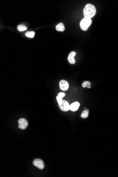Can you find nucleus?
<instances>
[{
  "label": "nucleus",
  "instance_id": "f257e3e1",
  "mask_svg": "<svg viewBox=\"0 0 118 177\" xmlns=\"http://www.w3.org/2000/svg\"><path fill=\"white\" fill-rule=\"evenodd\" d=\"M96 13V9L93 5L87 4L84 6L83 10V15L84 17L92 18L95 16Z\"/></svg>",
  "mask_w": 118,
  "mask_h": 177
},
{
  "label": "nucleus",
  "instance_id": "f03ea898",
  "mask_svg": "<svg viewBox=\"0 0 118 177\" xmlns=\"http://www.w3.org/2000/svg\"><path fill=\"white\" fill-rule=\"evenodd\" d=\"M92 23L91 18L84 17L81 21L80 26L81 29L84 31H87Z\"/></svg>",
  "mask_w": 118,
  "mask_h": 177
},
{
  "label": "nucleus",
  "instance_id": "7ed1b4c3",
  "mask_svg": "<svg viewBox=\"0 0 118 177\" xmlns=\"http://www.w3.org/2000/svg\"><path fill=\"white\" fill-rule=\"evenodd\" d=\"M33 165L40 170L43 169L44 168L45 165L43 160L40 159H35L33 162Z\"/></svg>",
  "mask_w": 118,
  "mask_h": 177
},
{
  "label": "nucleus",
  "instance_id": "20e7f679",
  "mask_svg": "<svg viewBox=\"0 0 118 177\" xmlns=\"http://www.w3.org/2000/svg\"><path fill=\"white\" fill-rule=\"evenodd\" d=\"M18 128H20L21 129H25L28 126V122L25 118H20L18 120Z\"/></svg>",
  "mask_w": 118,
  "mask_h": 177
},
{
  "label": "nucleus",
  "instance_id": "39448f33",
  "mask_svg": "<svg viewBox=\"0 0 118 177\" xmlns=\"http://www.w3.org/2000/svg\"><path fill=\"white\" fill-rule=\"evenodd\" d=\"M60 109L63 112H66L70 110V105L66 100H63V103L61 105H58Z\"/></svg>",
  "mask_w": 118,
  "mask_h": 177
},
{
  "label": "nucleus",
  "instance_id": "423d86ee",
  "mask_svg": "<svg viewBox=\"0 0 118 177\" xmlns=\"http://www.w3.org/2000/svg\"><path fill=\"white\" fill-rule=\"evenodd\" d=\"M60 89L63 91H66L69 88V83L66 80H62L59 82Z\"/></svg>",
  "mask_w": 118,
  "mask_h": 177
},
{
  "label": "nucleus",
  "instance_id": "0eeeda50",
  "mask_svg": "<svg viewBox=\"0 0 118 177\" xmlns=\"http://www.w3.org/2000/svg\"><path fill=\"white\" fill-rule=\"evenodd\" d=\"M76 55V52L75 51L71 52L69 54L67 58V60L70 64H73L75 63L76 61L74 57Z\"/></svg>",
  "mask_w": 118,
  "mask_h": 177
},
{
  "label": "nucleus",
  "instance_id": "6e6552de",
  "mask_svg": "<svg viewBox=\"0 0 118 177\" xmlns=\"http://www.w3.org/2000/svg\"><path fill=\"white\" fill-rule=\"evenodd\" d=\"M80 106V104L78 101H76L72 103L70 105V110L72 112H76L79 109Z\"/></svg>",
  "mask_w": 118,
  "mask_h": 177
},
{
  "label": "nucleus",
  "instance_id": "1a4fd4ad",
  "mask_svg": "<svg viewBox=\"0 0 118 177\" xmlns=\"http://www.w3.org/2000/svg\"><path fill=\"white\" fill-rule=\"evenodd\" d=\"M66 96V94L64 92H60L58 93V95L56 97V99L58 105H61L63 103V100L62 98L65 97Z\"/></svg>",
  "mask_w": 118,
  "mask_h": 177
},
{
  "label": "nucleus",
  "instance_id": "9d476101",
  "mask_svg": "<svg viewBox=\"0 0 118 177\" xmlns=\"http://www.w3.org/2000/svg\"><path fill=\"white\" fill-rule=\"evenodd\" d=\"M56 29L58 31L63 32L65 30V26L62 23H60L56 26Z\"/></svg>",
  "mask_w": 118,
  "mask_h": 177
},
{
  "label": "nucleus",
  "instance_id": "9b49d317",
  "mask_svg": "<svg viewBox=\"0 0 118 177\" xmlns=\"http://www.w3.org/2000/svg\"><path fill=\"white\" fill-rule=\"evenodd\" d=\"M89 114V110H85L82 112L81 117L82 118H85L88 117Z\"/></svg>",
  "mask_w": 118,
  "mask_h": 177
},
{
  "label": "nucleus",
  "instance_id": "f8f14e48",
  "mask_svg": "<svg viewBox=\"0 0 118 177\" xmlns=\"http://www.w3.org/2000/svg\"><path fill=\"white\" fill-rule=\"evenodd\" d=\"M91 83L89 81H84L82 84V86L83 88L87 87L88 88H91Z\"/></svg>",
  "mask_w": 118,
  "mask_h": 177
},
{
  "label": "nucleus",
  "instance_id": "ddd939ff",
  "mask_svg": "<svg viewBox=\"0 0 118 177\" xmlns=\"http://www.w3.org/2000/svg\"><path fill=\"white\" fill-rule=\"evenodd\" d=\"M27 29V27L26 26L23 25H18L17 26V30L19 32L24 31H26Z\"/></svg>",
  "mask_w": 118,
  "mask_h": 177
},
{
  "label": "nucleus",
  "instance_id": "4468645a",
  "mask_svg": "<svg viewBox=\"0 0 118 177\" xmlns=\"http://www.w3.org/2000/svg\"><path fill=\"white\" fill-rule=\"evenodd\" d=\"M35 32L33 31H28L25 33V36L28 38H33Z\"/></svg>",
  "mask_w": 118,
  "mask_h": 177
},
{
  "label": "nucleus",
  "instance_id": "2eb2a0df",
  "mask_svg": "<svg viewBox=\"0 0 118 177\" xmlns=\"http://www.w3.org/2000/svg\"><path fill=\"white\" fill-rule=\"evenodd\" d=\"M84 109H86V108H84Z\"/></svg>",
  "mask_w": 118,
  "mask_h": 177
}]
</instances>
